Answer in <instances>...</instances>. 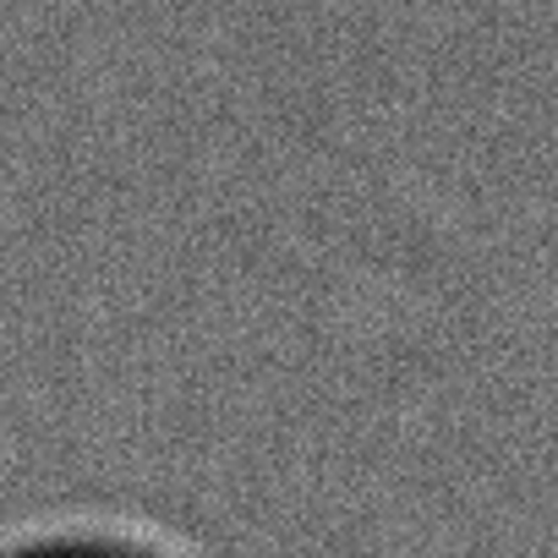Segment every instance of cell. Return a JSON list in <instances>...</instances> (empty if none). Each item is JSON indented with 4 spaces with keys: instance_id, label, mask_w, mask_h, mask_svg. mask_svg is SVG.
Listing matches in <instances>:
<instances>
[{
    "instance_id": "cell-1",
    "label": "cell",
    "mask_w": 558,
    "mask_h": 558,
    "mask_svg": "<svg viewBox=\"0 0 558 558\" xmlns=\"http://www.w3.org/2000/svg\"><path fill=\"white\" fill-rule=\"evenodd\" d=\"M28 558H132V553H105V547H56V553H28Z\"/></svg>"
}]
</instances>
